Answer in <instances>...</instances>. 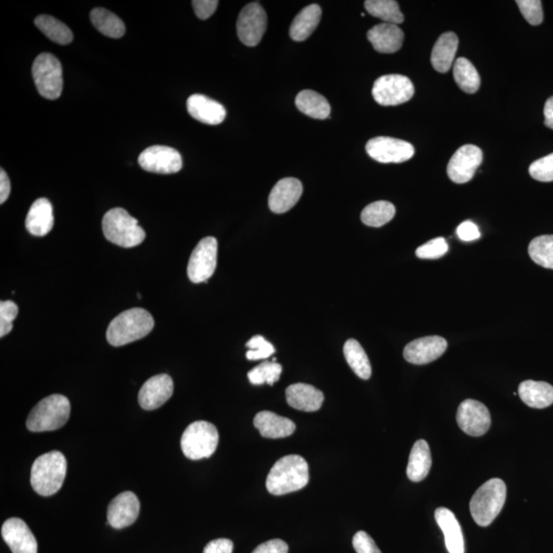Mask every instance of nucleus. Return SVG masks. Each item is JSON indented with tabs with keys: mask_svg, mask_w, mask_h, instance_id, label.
Listing matches in <instances>:
<instances>
[{
	"mask_svg": "<svg viewBox=\"0 0 553 553\" xmlns=\"http://www.w3.org/2000/svg\"><path fill=\"white\" fill-rule=\"evenodd\" d=\"M310 480L309 464L299 455H288L276 461L267 478V491L276 496L304 489Z\"/></svg>",
	"mask_w": 553,
	"mask_h": 553,
	"instance_id": "f257e3e1",
	"label": "nucleus"
},
{
	"mask_svg": "<svg viewBox=\"0 0 553 553\" xmlns=\"http://www.w3.org/2000/svg\"><path fill=\"white\" fill-rule=\"evenodd\" d=\"M152 315L140 307L117 315L107 330V341L111 345L122 346L146 337L154 328Z\"/></svg>",
	"mask_w": 553,
	"mask_h": 553,
	"instance_id": "f03ea898",
	"label": "nucleus"
},
{
	"mask_svg": "<svg viewBox=\"0 0 553 553\" xmlns=\"http://www.w3.org/2000/svg\"><path fill=\"white\" fill-rule=\"evenodd\" d=\"M67 473V461L59 451L39 456L31 469V486L42 496H52L59 491Z\"/></svg>",
	"mask_w": 553,
	"mask_h": 553,
	"instance_id": "7ed1b4c3",
	"label": "nucleus"
},
{
	"mask_svg": "<svg viewBox=\"0 0 553 553\" xmlns=\"http://www.w3.org/2000/svg\"><path fill=\"white\" fill-rule=\"evenodd\" d=\"M507 494V485L501 479L489 480L478 489L471 498L470 509L479 526L488 527L493 523L504 507Z\"/></svg>",
	"mask_w": 553,
	"mask_h": 553,
	"instance_id": "20e7f679",
	"label": "nucleus"
},
{
	"mask_svg": "<svg viewBox=\"0 0 553 553\" xmlns=\"http://www.w3.org/2000/svg\"><path fill=\"white\" fill-rule=\"evenodd\" d=\"M102 228L106 239L121 247H136L146 239V233L138 219L123 209L109 210L102 218Z\"/></svg>",
	"mask_w": 553,
	"mask_h": 553,
	"instance_id": "39448f33",
	"label": "nucleus"
},
{
	"mask_svg": "<svg viewBox=\"0 0 553 553\" xmlns=\"http://www.w3.org/2000/svg\"><path fill=\"white\" fill-rule=\"evenodd\" d=\"M69 400L62 394L44 398L31 411L27 429L34 432H53L64 426L70 417Z\"/></svg>",
	"mask_w": 553,
	"mask_h": 553,
	"instance_id": "423d86ee",
	"label": "nucleus"
},
{
	"mask_svg": "<svg viewBox=\"0 0 553 553\" xmlns=\"http://www.w3.org/2000/svg\"><path fill=\"white\" fill-rule=\"evenodd\" d=\"M219 434L215 425L208 422H196L184 432L180 447L189 460L200 461L216 452Z\"/></svg>",
	"mask_w": 553,
	"mask_h": 553,
	"instance_id": "0eeeda50",
	"label": "nucleus"
},
{
	"mask_svg": "<svg viewBox=\"0 0 553 553\" xmlns=\"http://www.w3.org/2000/svg\"><path fill=\"white\" fill-rule=\"evenodd\" d=\"M33 75L36 89L47 100H57L63 92V69L60 61L49 53L35 59Z\"/></svg>",
	"mask_w": 553,
	"mask_h": 553,
	"instance_id": "6e6552de",
	"label": "nucleus"
},
{
	"mask_svg": "<svg viewBox=\"0 0 553 553\" xmlns=\"http://www.w3.org/2000/svg\"><path fill=\"white\" fill-rule=\"evenodd\" d=\"M414 85L406 76L392 74L379 77L373 96L382 106H398L412 99Z\"/></svg>",
	"mask_w": 553,
	"mask_h": 553,
	"instance_id": "1a4fd4ad",
	"label": "nucleus"
},
{
	"mask_svg": "<svg viewBox=\"0 0 553 553\" xmlns=\"http://www.w3.org/2000/svg\"><path fill=\"white\" fill-rule=\"evenodd\" d=\"M218 265V240L215 237L202 239L193 250L188 264V276L195 284L207 282Z\"/></svg>",
	"mask_w": 553,
	"mask_h": 553,
	"instance_id": "9d476101",
	"label": "nucleus"
},
{
	"mask_svg": "<svg viewBox=\"0 0 553 553\" xmlns=\"http://www.w3.org/2000/svg\"><path fill=\"white\" fill-rule=\"evenodd\" d=\"M267 17L259 3H251L243 7L237 21V34L240 42L247 46H257L266 33Z\"/></svg>",
	"mask_w": 553,
	"mask_h": 553,
	"instance_id": "9b49d317",
	"label": "nucleus"
},
{
	"mask_svg": "<svg viewBox=\"0 0 553 553\" xmlns=\"http://www.w3.org/2000/svg\"><path fill=\"white\" fill-rule=\"evenodd\" d=\"M366 151L377 162L402 163L414 156L415 149L405 141L377 137L368 141Z\"/></svg>",
	"mask_w": 553,
	"mask_h": 553,
	"instance_id": "f8f14e48",
	"label": "nucleus"
},
{
	"mask_svg": "<svg viewBox=\"0 0 553 553\" xmlns=\"http://www.w3.org/2000/svg\"><path fill=\"white\" fill-rule=\"evenodd\" d=\"M139 164L146 171L172 175L183 168V160L176 149L166 146H152L141 153Z\"/></svg>",
	"mask_w": 553,
	"mask_h": 553,
	"instance_id": "ddd939ff",
	"label": "nucleus"
},
{
	"mask_svg": "<svg viewBox=\"0 0 553 553\" xmlns=\"http://www.w3.org/2000/svg\"><path fill=\"white\" fill-rule=\"evenodd\" d=\"M456 421L466 434L480 437L484 436L491 426V414L483 403L469 399L458 407Z\"/></svg>",
	"mask_w": 553,
	"mask_h": 553,
	"instance_id": "4468645a",
	"label": "nucleus"
},
{
	"mask_svg": "<svg viewBox=\"0 0 553 553\" xmlns=\"http://www.w3.org/2000/svg\"><path fill=\"white\" fill-rule=\"evenodd\" d=\"M483 162V151L475 145H464L458 149L448 164V176L456 184H465L475 177Z\"/></svg>",
	"mask_w": 553,
	"mask_h": 553,
	"instance_id": "2eb2a0df",
	"label": "nucleus"
},
{
	"mask_svg": "<svg viewBox=\"0 0 553 553\" xmlns=\"http://www.w3.org/2000/svg\"><path fill=\"white\" fill-rule=\"evenodd\" d=\"M447 341L441 336L415 339L405 346L404 358L411 364L424 365L438 360L447 350Z\"/></svg>",
	"mask_w": 553,
	"mask_h": 553,
	"instance_id": "dca6fc26",
	"label": "nucleus"
},
{
	"mask_svg": "<svg viewBox=\"0 0 553 553\" xmlns=\"http://www.w3.org/2000/svg\"><path fill=\"white\" fill-rule=\"evenodd\" d=\"M2 536L13 553H37L35 536L21 519L12 518L5 521Z\"/></svg>",
	"mask_w": 553,
	"mask_h": 553,
	"instance_id": "f3484780",
	"label": "nucleus"
},
{
	"mask_svg": "<svg viewBox=\"0 0 553 553\" xmlns=\"http://www.w3.org/2000/svg\"><path fill=\"white\" fill-rule=\"evenodd\" d=\"M140 513V501L136 494L123 492L109 504L108 524L114 529H124L137 520Z\"/></svg>",
	"mask_w": 553,
	"mask_h": 553,
	"instance_id": "a211bd4d",
	"label": "nucleus"
},
{
	"mask_svg": "<svg viewBox=\"0 0 553 553\" xmlns=\"http://www.w3.org/2000/svg\"><path fill=\"white\" fill-rule=\"evenodd\" d=\"M173 393V382L168 374H158L141 386L139 393V403L145 410L160 408L168 402Z\"/></svg>",
	"mask_w": 553,
	"mask_h": 553,
	"instance_id": "6ab92c4d",
	"label": "nucleus"
},
{
	"mask_svg": "<svg viewBox=\"0 0 553 553\" xmlns=\"http://www.w3.org/2000/svg\"><path fill=\"white\" fill-rule=\"evenodd\" d=\"M302 195L303 185L297 179H283L273 188L268 197V207L273 212L281 215L294 208Z\"/></svg>",
	"mask_w": 553,
	"mask_h": 553,
	"instance_id": "aec40b11",
	"label": "nucleus"
},
{
	"mask_svg": "<svg viewBox=\"0 0 553 553\" xmlns=\"http://www.w3.org/2000/svg\"><path fill=\"white\" fill-rule=\"evenodd\" d=\"M187 109L194 120L209 125H218L227 116V110L220 102L199 93L188 99Z\"/></svg>",
	"mask_w": 553,
	"mask_h": 553,
	"instance_id": "412c9836",
	"label": "nucleus"
},
{
	"mask_svg": "<svg viewBox=\"0 0 553 553\" xmlns=\"http://www.w3.org/2000/svg\"><path fill=\"white\" fill-rule=\"evenodd\" d=\"M368 41L374 50L382 53H393L401 50L404 42V33L393 24H378L367 34Z\"/></svg>",
	"mask_w": 553,
	"mask_h": 553,
	"instance_id": "4be33fe9",
	"label": "nucleus"
},
{
	"mask_svg": "<svg viewBox=\"0 0 553 553\" xmlns=\"http://www.w3.org/2000/svg\"><path fill=\"white\" fill-rule=\"evenodd\" d=\"M286 400L292 408L305 412H315L322 407L324 394L311 384L296 383L287 387Z\"/></svg>",
	"mask_w": 553,
	"mask_h": 553,
	"instance_id": "5701e85b",
	"label": "nucleus"
},
{
	"mask_svg": "<svg viewBox=\"0 0 553 553\" xmlns=\"http://www.w3.org/2000/svg\"><path fill=\"white\" fill-rule=\"evenodd\" d=\"M254 424L264 438L282 439L291 436L296 432V424L286 417L262 411L256 415Z\"/></svg>",
	"mask_w": 553,
	"mask_h": 553,
	"instance_id": "b1692460",
	"label": "nucleus"
},
{
	"mask_svg": "<svg viewBox=\"0 0 553 553\" xmlns=\"http://www.w3.org/2000/svg\"><path fill=\"white\" fill-rule=\"evenodd\" d=\"M437 523L445 536V544L449 553H464V537L460 521L454 513L446 509L439 508L434 512Z\"/></svg>",
	"mask_w": 553,
	"mask_h": 553,
	"instance_id": "393cba45",
	"label": "nucleus"
},
{
	"mask_svg": "<svg viewBox=\"0 0 553 553\" xmlns=\"http://www.w3.org/2000/svg\"><path fill=\"white\" fill-rule=\"evenodd\" d=\"M53 209L50 200L39 199L29 209L26 218L27 231L34 236L44 237L53 228Z\"/></svg>",
	"mask_w": 553,
	"mask_h": 553,
	"instance_id": "a878e982",
	"label": "nucleus"
},
{
	"mask_svg": "<svg viewBox=\"0 0 553 553\" xmlns=\"http://www.w3.org/2000/svg\"><path fill=\"white\" fill-rule=\"evenodd\" d=\"M458 37L453 33L441 34L432 53V65L440 73H447L452 67L458 50Z\"/></svg>",
	"mask_w": 553,
	"mask_h": 553,
	"instance_id": "bb28decb",
	"label": "nucleus"
},
{
	"mask_svg": "<svg viewBox=\"0 0 553 553\" xmlns=\"http://www.w3.org/2000/svg\"><path fill=\"white\" fill-rule=\"evenodd\" d=\"M432 454L428 441L418 440L411 450L407 466V477L418 483L429 476L432 469Z\"/></svg>",
	"mask_w": 553,
	"mask_h": 553,
	"instance_id": "cd10ccee",
	"label": "nucleus"
},
{
	"mask_svg": "<svg viewBox=\"0 0 553 553\" xmlns=\"http://www.w3.org/2000/svg\"><path fill=\"white\" fill-rule=\"evenodd\" d=\"M519 396L529 407L548 408L553 404V386L544 382L526 381L519 386Z\"/></svg>",
	"mask_w": 553,
	"mask_h": 553,
	"instance_id": "c85d7f7f",
	"label": "nucleus"
},
{
	"mask_svg": "<svg viewBox=\"0 0 553 553\" xmlns=\"http://www.w3.org/2000/svg\"><path fill=\"white\" fill-rule=\"evenodd\" d=\"M322 17V10L318 5H311L298 13L290 26V37L295 42H305L317 29Z\"/></svg>",
	"mask_w": 553,
	"mask_h": 553,
	"instance_id": "c756f323",
	"label": "nucleus"
},
{
	"mask_svg": "<svg viewBox=\"0 0 553 553\" xmlns=\"http://www.w3.org/2000/svg\"><path fill=\"white\" fill-rule=\"evenodd\" d=\"M296 104L300 112L314 120H327L331 113L328 101L314 91L300 92L296 99Z\"/></svg>",
	"mask_w": 553,
	"mask_h": 553,
	"instance_id": "7c9ffc66",
	"label": "nucleus"
},
{
	"mask_svg": "<svg viewBox=\"0 0 553 553\" xmlns=\"http://www.w3.org/2000/svg\"><path fill=\"white\" fill-rule=\"evenodd\" d=\"M36 27L52 42L67 45L73 42V34L71 29L52 15H42L34 21Z\"/></svg>",
	"mask_w": 553,
	"mask_h": 553,
	"instance_id": "2f4dec72",
	"label": "nucleus"
},
{
	"mask_svg": "<svg viewBox=\"0 0 553 553\" xmlns=\"http://www.w3.org/2000/svg\"><path fill=\"white\" fill-rule=\"evenodd\" d=\"M344 354L347 364L350 365L355 375L362 379H369L373 374L368 355L362 345L355 339H349L344 344Z\"/></svg>",
	"mask_w": 553,
	"mask_h": 553,
	"instance_id": "473e14b6",
	"label": "nucleus"
},
{
	"mask_svg": "<svg viewBox=\"0 0 553 553\" xmlns=\"http://www.w3.org/2000/svg\"><path fill=\"white\" fill-rule=\"evenodd\" d=\"M92 25L96 27L102 34L111 38H121L125 34V25L121 19L118 18L102 7L94 9L91 13Z\"/></svg>",
	"mask_w": 553,
	"mask_h": 553,
	"instance_id": "72a5a7b5",
	"label": "nucleus"
},
{
	"mask_svg": "<svg viewBox=\"0 0 553 553\" xmlns=\"http://www.w3.org/2000/svg\"><path fill=\"white\" fill-rule=\"evenodd\" d=\"M453 74L456 83L464 92L475 93L479 91L480 75L475 66L468 59L460 58L455 61Z\"/></svg>",
	"mask_w": 553,
	"mask_h": 553,
	"instance_id": "f704fd0d",
	"label": "nucleus"
},
{
	"mask_svg": "<svg viewBox=\"0 0 553 553\" xmlns=\"http://www.w3.org/2000/svg\"><path fill=\"white\" fill-rule=\"evenodd\" d=\"M364 5L371 15L384 23L399 26L404 22V15L400 11L399 4L394 0H367Z\"/></svg>",
	"mask_w": 553,
	"mask_h": 553,
	"instance_id": "c9c22d12",
	"label": "nucleus"
},
{
	"mask_svg": "<svg viewBox=\"0 0 553 553\" xmlns=\"http://www.w3.org/2000/svg\"><path fill=\"white\" fill-rule=\"evenodd\" d=\"M396 215V209L389 201H376L363 209L361 219L368 227L379 228L390 223Z\"/></svg>",
	"mask_w": 553,
	"mask_h": 553,
	"instance_id": "e433bc0d",
	"label": "nucleus"
},
{
	"mask_svg": "<svg viewBox=\"0 0 553 553\" xmlns=\"http://www.w3.org/2000/svg\"><path fill=\"white\" fill-rule=\"evenodd\" d=\"M529 256L537 265L553 270V235L536 237L529 245Z\"/></svg>",
	"mask_w": 553,
	"mask_h": 553,
	"instance_id": "4c0bfd02",
	"label": "nucleus"
},
{
	"mask_svg": "<svg viewBox=\"0 0 553 553\" xmlns=\"http://www.w3.org/2000/svg\"><path fill=\"white\" fill-rule=\"evenodd\" d=\"M282 374V366L276 362H264L262 364L250 370L248 379L251 384L262 385L267 383L273 385L278 382Z\"/></svg>",
	"mask_w": 553,
	"mask_h": 553,
	"instance_id": "58836bf2",
	"label": "nucleus"
},
{
	"mask_svg": "<svg viewBox=\"0 0 553 553\" xmlns=\"http://www.w3.org/2000/svg\"><path fill=\"white\" fill-rule=\"evenodd\" d=\"M247 346L249 349L247 353V358L249 361L265 360L270 358L275 353L274 345L260 335L252 337Z\"/></svg>",
	"mask_w": 553,
	"mask_h": 553,
	"instance_id": "ea45409f",
	"label": "nucleus"
},
{
	"mask_svg": "<svg viewBox=\"0 0 553 553\" xmlns=\"http://www.w3.org/2000/svg\"><path fill=\"white\" fill-rule=\"evenodd\" d=\"M19 307L12 300L0 303V336L5 337L13 330V322L17 318Z\"/></svg>",
	"mask_w": 553,
	"mask_h": 553,
	"instance_id": "a19ab883",
	"label": "nucleus"
},
{
	"mask_svg": "<svg viewBox=\"0 0 553 553\" xmlns=\"http://www.w3.org/2000/svg\"><path fill=\"white\" fill-rule=\"evenodd\" d=\"M449 250L448 243L444 238L432 239L416 249V256L422 259H437L445 256Z\"/></svg>",
	"mask_w": 553,
	"mask_h": 553,
	"instance_id": "79ce46f5",
	"label": "nucleus"
},
{
	"mask_svg": "<svg viewBox=\"0 0 553 553\" xmlns=\"http://www.w3.org/2000/svg\"><path fill=\"white\" fill-rule=\"evenodd\" d=\"M531 177L543 183L553 181V153L536 160L529 169Z\"/></svg>",
	"mask_w": 553,
	"mask_h": 553,
	"instance_id": "37998d69",
	"label": "nucleus"
},
{
	"mask_svg": "<svg viewBox=\"0 0 553 553\" xmlns=\"http://www.w3.org/2000/svg\"><path fill=\"white\" fill-rule=\"evenodd\" d=\"M517 5L528 23L533 26L540 25L543 22V11L539 0H518Z\"/></svg>",
	"mask_w": 553,
	"mask_h": 553,
	"instance_id": "c03bdc74",
	"label": "nucleus"
},
{
	"mask_svg": "<svg viewBox=\"0 0 553 553\" xmlns=\"http://www.w3.org/2000/svg\"><path fill=\"white\" fill-rule=\"evenodd\" d=\"M353 547L357 553H382L374 540L364 531L355 533Z\"/></svg>",
	"mask_w": 553,
	"mask_h": 553,
	"instance_id": "a18cd8bd",
	"label": "nucleus"
},
{
	"mask_svg": "<svg viewBox=\"0 0 553 553\" xmlns=\"http://www.w3.org/2000/svg\"><path fill=\"white\" fill-rule=\"evenodd\" d=\"M197 17L201 20H208L218 9L217 0H194L192 2Z\"/></svg>",
	"mask_w": 553,
	"mask_h": 553,
	"instance_id": "49530a36",
	"label": "nucleus"
},
{
	"mask_svg": "<svg viewBox=\"0 0 553 553\" xmlns=\"http://www.w3.org/2000/svg\"><path fill=\"white\" fill-rule=\"evenodd\" d=\"M457 235L464 242L478 240L480 237L479 228L471 220H466L457 228Z\"/></svg>",
	"mask_w": 553,
	"mask_h": 553,
	"instance_id": "de8ad7c7",
	"label": "nucleus"
},
{
	"mask_svg": "<svg viewBox=\"0 0 553 553\" xmlns=\"http://www.w3.org/2000/svg\"><path fill=\"white\" fill-rule=\"evenodd\" d=\"M252 553H288V545L280 539H273L260 544Z\"/></svg>",
	"mask_w": 553,
	"mask_h": 553,
	"instance_id": "09e8293b",
	"label": "nucleus"
},
{
	"mask_svg": "<svg viewBox=\"0 0 553 553\" xmlns=\"http://www.w3.org/2000/svg\"><path fill=\"white\" fill-rule=\"evenodd\" d=\"M234 544L228 539H216L205 547L203 553H233Z\"/></svg>",
	"mask_w": 553,
	"mask_h": 553,
	"instance_id": "8fccbe9b",
	"label": "nucleus"
},
{
	"mask_svg": "<svg viewBox=\"0 0 553 553\" xmlns=\"http://www.w3.org/2000/svg\"><path fill=\"white\" fill-rule=\"evenodd\" d=\"M11 194V181L5 170H0V203L4 204Z\"/></svg>",
	"mask_w": 553,
	"mask_h": 553,
	"instance_id": "3c124183",
	"label": "nucleus"
},
{
	"mask_svg": "<svg viewBox=\"0 0 553 553\" xmlns=\"http://www.w3.org/2000/svg\"><path fill=\"white\" fill-rule=\"evenodd\" d=\"M544 124L553 130V97L549 98L544 106Z\"/></svg>",
	"mask_w": 553,
	"mask_h": 553,
	"instance_id": "603ef678",
	"label": "nucleus"
}]
</instances>
